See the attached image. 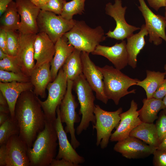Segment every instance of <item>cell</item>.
Here are the masks:
<instances>
[{
  "label": "cell",
  "mask_w": 166,
  "mask_h": 166,
  "mask_svg": "<svg viewBox=\"0 0 166 166\" xmlns=\"http://www.w3.org/2000/svg\"><path fill=\"white\" fill-rule=\"evenodd\" d=\"M164 111L165 113V114H166V109H164Z\"/></svg>",
  "instance_id": "53"
},
{
  "label": "cell",
  "mask_w": 166,
  "mask_h": 166,
  "mask_svg": "<svg viewBox=\"0 0 166 166\" xmlns=\"http://www.w3.org/2000/svg\"><path fill=\"white\" fill-rule=\"evenodd\" d=\"M64 35L67 39L68 43L75 49L89 53L106 39L101 26L93 28L83 21H76L73 27Z\"/></svg>",
  "instance_id": "4"
},
{
  "label": "cell",
  "mask_w": 166,
  "mask_h": 166,
  "mask_svg": "<svg viewBox=\"0 0 166 166\" xmlns=\"http://www.w3.org/2000/svg\"><path fill=\"white\" fill-rule=\"evenodd\" d=\"M127 7H123L121 0H115L113 4L109 2L106 5V14L112 17L116 22V27L112 31L109 30L105 34L107 37L118 40H123L133 34L140 28L128 24L125 18Z\"/></svg>",
  "instance_id": "10"
},
{
  "label": "cell",
  "mask_w": 166,
  "mask_h": 166,
  "mask_svg": "<svg viewBox=\"0 0 166 166\" xmlns=\"http://www.w3.org/2000/svg\"><path fill=\"white\" fill-rule=\"evenodd\" d=\"M80 105L78 114L82 115L80 123L76 133L79 135L89 127L90 123L95 124L96 118L94 113L95 97L93 90L83 73L73 81V86Z\"/></svg>",
  "instance_id": "5"
},
{
  "label": "cell",
  "mask_w": 166,
  "mask_h": 166,
  "mask_svg": "<svg viewBox=\"0 0 166 166\" xmlns=\"http://www.w3.org/2000/svg\"><path fill=\"white\" fill-rule=\"evenodd\" d=\"M34 51L35 68L50 63L55 54V44L45 33L38 32L34 42Z\"/></svg>",
  "instance_id": "20"
},
{
  "label": "cell",
  "mask_w": 166,
  "mask_h": 166,
  "mask_svg": "<svg viewBox=\"0 0 166 166\" xmlns=\"http://www.w3.org/2000/svg\"><path fill=\"white\" fill-rule=\"evenodd\" d=\"M8 55L0 49V60L6 58Z\"/></svg>",
  "instance_id": "49"
},
{
  "label": "cell",
  "mask_w": 166,
  "mask_h": 166,
  "mask_svg": "<svg viewBox=\"0 0 166 166\" xmlns=\"http://www.w3.org/2000/svg\"><path fill=\"white\" fill-rule=\"evenodd\" d=\"M107 58L116 69L121 70L128 65L126 42L124 40L111 46L98 45L91 53Z\"/></svg>",
  "instance_id": "19"
},
{
  "label": "cell",
  "mask_w": 166,
  "mask_h": 166,
  "mask_svg": "<svg viewBox=\"0 0 166 166\" xmlns=\"http://www.w3.org/2000/svg\"><path fill=\"white\" fill-rule=\"evenodd\" d=\"M0 17V29L6 32L18 30L20 22V16L15 2L13 1L9 5Z\"/></svg>",
  "instance_id": "28"
},
{
  "label": "cell",
  "mask_w": 166,
  "mask_h": 166,
  "mask_svg": "<svg viewBox=\"0 0 166 166\" xmlns=\"http://www.w3.org/2000/svg\"><path fill=\"white\" fill-rule=\"evenodd\" d=\"M13 0H0V16H1L5 11L9 5Z\"/></svg>",
  "instance_id": "43"
},
{
  "label": "cell",
  "mask_w": 166,
  "mask_h": 166,
  "mask_svg": "<svg viewBox=\"0 0 166 166\" xmlns=\"http://www.w3.org/2000/svg\"><path fill=\"white\" fill-rule=\"evenodd\" d=\"M162 100L166 108V95L163 98Z\"/></svg>",
  "instance_id": "50"
},
{
  "label": "cell",
  "mask_w": 166,
  "mask_h": 166,
  "mask_svg": "<svg viewBox=\"0 0 166 166\" xmlns=\"http://www.w3.org/2000/svg\"><path fill=\"white\" fill-rule=\"evenodd\" d=\"M0 113L10 114V112L8 105H0Z\"/></svg>",
  "instance_id": "46"
},
{
  "label": "cell",
  "mask_w": 166,
  "mask_h": 166,
  "mask_svg": "<svg viewBox=\"0 0 166 166\" xmlns=\"http://www.w3.org/2000/svg\"><path fill=\"white\" fill-rule=\"evenodd\" d=\"M157 148L148 145L141 140L129 136L124 139L118 141L115 145L114 150L128 159H140L153 154Z\"/></svg>",
  "instance_id": "15"
},
{
  "label": "cell",
  "mask_w": 166,
  "mask_h": 166,
  "mask_svg": "<svg viewBox=\"0 0 166 166\" xmlns=\"http://www.w3.org/2000/svg\"><path fill=\"white\" fill-rule=\"evenodd\" d=\"M66 2L65 0H49L45 5L40 8L42 10L60 15Z\"/></svg>",
  "instance_id": "35"
},
{
  "label": "cell",
  "mask_w": 166,
  "mask_h": 166,
  "mask_svg": "<svg viewBox=\"0 0 166 166\" xmlns=\"http://www.w3.org/2000/svg\"><path fill=\"white\" fill-rule=\"evenodd\" d=\"M0 146V166H6V144H2Z\"/></svg>",
  "instance_id": "42"
},
{
  "label": "cell",
  "mask_w": 166,
  "mask_h": 166,
  "mask_svg": "<svg viewBox=\"0 0 166 166\" xmlns=\"http://www.w3.org/2000/svg\"><path fill=\"white\" fill-rule=\"evenodd\" d=\"M166 95V79H165L155 92L153 97L157 99L162 100Z\"/></svg>",
  "instance_id": "38"
},
{
  "label": "cell",
  "mask_w": 166,
  "mask_h": 166,
  "mask_svg": "<svg viewBox=\"0 0 166 166\" xmlns=\"http://www.w3.org/2000/svg\"><path fill=\"white\" fill-rule=\"evenodd\" d=\"M30 78L35 95L42 98H45L46 95V89L49 83L52 82L50 63L45 64L34 68Z\"/></svg>",
  "instance_id": "23"
},
{
  "label": "cell",
  "mask_w": 166,
  "mask_h": 166,
  "mask_svg": "<svg viewBox=\"0 0 166 166\" xmlns=\"http://www.w3.org/2000/svg\"><path fill=\"white\" fill-rule=\"evenodd\" d=\"M0 70L22 73L16 57L9 55L0 60Z\"/></svg>",
  "instance_id": "34"
},
{
  "label": "cell",
  "mask_w": 166,
  "mask_h": 166,
  "mask_svg": "<svg viewBox=\"0 0 166 166\" xmlns=\"http://www.w3.org/2000/svg\"><path fill=\"white\" fill-rule=\"evenodd\" d=\"M50 166H76L73 163L66 160L64 159H53Z\"/></svg>",
  "instance_id": "41"
},
{
  "label": "cell",
  "mask_w": 166,
  "mask_h": 166,
  "mask_svg": "<svg viewBox=\"0 0 166 166\" xmlns=\"http://www.w3.org/2000/svg\"><path fill=\"white\" fill-rule=\"evenodd\" d=\"M33 4L39 7L45 5L49 0H30Z\"/></svg>",
  "instance_id": "45"
},
{
  "label": "cell",
  "mask_w": 166,
  "mask_h": 166,
  "mask_svg": "<svg viewBox=\"0 0 166 166\" xmlns=\"http://www.w3.org/2000/svg\"><path fill=\"white\" fill-rule=\"evenodd\" d=\"M15 118L20 129L19 136L31 148L38 134L44 128L46 118L37 96L30 90L22 92L15 105Z\"/></svg>",
  "instance_id": "1"
},
{
  "label": "cell",
  "mask_w": 166,
  "mask_h": 166,
  "mask_svg": "<svg viewBox=\"0 0 166 166\" xmlns=\"http://www.w3.org/2000/svg\"><path fill=\"white\" fill-rule=\"evenodd\" d=\"M20 129L15 118L10 117L5 122L0 125V145L6 144L12 136L19 135Z\"/></svg>",
  "instance_id": "30"
},
{
  "label": "cell",
  "mask_w": 166,
  "mask_h": 166,
  "mask_svg": "<svg viewBox=\"0 0 166 166\" xmlns=\"http://www.w3.org/2000/svg\"><path fill=\"white\" fill-rule=\"evenodd\" d=\"M34 86L30 81L0 82V91L6 99L9 107L10 117L15 118L14 110L17 101L23 92L32 90Z\"/></svg>",
  "instance_id": "21"
},
{
  "label": "cell",
  "mask_w": 166,
  "mask_h": 166,
  "mask_svg": "<svg viewBox=\"0 0 166 166\" xmlns=\"http://www.w3.org/2000/svg\"><path fill=\"white\" fill-rule=\"evenodd\" d=\"M73 81H67L66 91L65 96L59 105V114L61 122L65 124V130L70 135L71 143L75 149L80 145L76 138L74 125L75 123L81 121V119L76 112L78 103L76 101L72 93Z\"/></svg>",
  "instance_id": "8"
},
{
  "label": "cell",
  "mask_w": 166,
  "mask_h": 166,
  "mask_svg": "<svg viewBox=\"0 0 166 166\" xmlns=\"http://www.w3.org/2000/svg\"><path fill=\"white\" fill-rule=\"evenodd\" d=\"M146 77L142 81L139 80L136 85L141 87L146 92L147 98L153 97L155 92L165 79L166 73L147 70Z\"/></svg>",
  "instance_id": "27"
},
{
  "label": "cell",
  "mask_w": 166,
  "mask_h": 166,
  "mask_svg": "<svg viewBox=\"0 0 166 166\" xmlns=\"http://www.w3.org/2000/svg\"><path fill=\"white\" fill-rule=\"evenodd\" d=\"M15 2L20 17L18 31L23 34H38L37 19L40 8L30 0H15Z\"/></svg>",
  "instance_id": "16"
},
{
  "label": "cell",
  "mask_w": 166,
  "mask_h": 166,
  "mask_svg": "<svg viewBox=\"0 0 166 166\" xmlns=\"http://www.w3.org/2000/svg\"><path fill=\"white\" fill-rule=\"evenodd\" d=\"M165 12L164 14V18L166 21V0L165 1Z\"/></svg>",
  "instance_id": "51"
},
{
  "label": "cell",
  "mask_w": 166,
  "mask_h": 166,
  "mask_svg": "<svg viewBox=\"0 0 166 166\" xmlns=\"http://www.w3.org/2000/svg\"><path fill=\"white\" fill-rule=\"evenodd\" d=\"M89 55L88 53L81 52L82 73L93 90L95 93L97 99L107 104L109 99L104 92L103 74L98 66L91 60Z\"/></svg>",
  "instance_id": "12"
},
{
  "label": "cell",
  "mask_w": 166,
  "mask_h": 166,
  "mask_svg": "<svg viewBox=\"0 0 166 166\" xmlns=\"http://www.w3.org/2000/svg\"><path fill=\"white\" fill-rule=\"evenodd\" d=\"M138 9L144 19L145 25L149 35V41L158 45L162 42H166V21L164 17L155 14L148 7L144 0H138Z\"/></svg>",
  "instance_id": "11"
},
{
  "label": "cell",
  "mask_w": 166,
  "mask_h": 166,
  "mask_svg": "<svg viewBox=\"0 0 166 166\" xmlns=\"http://www.w3.org/2000/svg\"><path fill=\"white\" fill-rule=\"evenodd\" d=\"M54 122L46 119L44 128L38 134L28 154L30 166H50L56 156L58 144Z\"/></svg>",
  "instance_id": "2"
},
{
  "label": "cell",
  "mask_w": 166,
  "mask_h": 166,
  "mask_svg": "<svg viewBox=\"0 0 166 166\" xmlns=\"http://www.w3.org/2000/svg\"><path fill=\"white\" fill-rule=\"evenodd\" d=\"M6 145V166H30L28 147L19 135L11 136Z\"/></svg>",
  "instance_id": "17"
},
{
  "label": "cell",
  "mask_w": 166,
  "mask_h": 166,
  "mask_svg": "<svg viewBox=\"0 0 166 166\" xmlns=\"http://www.w3.org/2000/svg\"><path fill=\"white\" fill-rule=\"evenodd\" d=\"M129 136L137 138L157 149L160 143L153 123L142 122L132 131Z\"/></svg>",
  "instance_id": "25"
},
{
  "label": "cell",
  "mask_w": 166,
  "mask_h": 166,
  "mask_svg": "<svg viewBox=\"0 0 166 166\" xmlns=\"http://www.w3.org/2000/svg\"><path fill=\"white\" fill-rule=\"evenodd\" d=\"M81 53L75 49L62 67L67 81H73L82 73Z\"/></svg>",
  "instance_id": "29"
},
{
  "label": "cell",
  "mask_w": 166,
  "mask_h": 166,
  "mask_svg": "<svg viewBox=\"0 0 166 166\" xmlns=\"http://www.w3.org/2000/svg\"><path fill=\"white\" fill-rule=\"evenodd\" d=\"M149 5L156 11L161 7H165L166 0H147Z\"/></svg>",
  "instance_id": "40"
},
{
  "label": "cell",
  "mask_w": 166,
  "mask_h": 166,
  "mask_svg": "<svg viewBox=\"0 0 166 166\" xmlns=\"http://www.w3.org/2000/svg\"><path fill=\"white\" fill-rule=\"evenodd\" d=\"M0 49L7 54V50L6 32L5 30L0 28Z\"/></svg>",
  "instance_id": "39"
},
{
  "label": "cell",
  "mask_w": 166,
  "mask_h": 166,
  "mask_svg": "<svg viewBox=\"0 0 166 166\" xmlns=\"http://www.w3.org/2000/svg\"><path fill=\"white\" fill-rule=\"evenodd\" d=\"M76 21L67 20L61 15L41 10L37 19L38 32L45 33L55 43L73 27Z\"/></svg>",
  "instance_id": "9"
},
{
  "label": "cell",
  "mask_w": 166,
  "mask_h": 166,
  "mask_svg": "<svg viewBox=\"0 0 166 166\" xmlns=\"http://www.w3.org/2000/svg\"><path fill=\"white\" fill-rule=\"evenodd\" d=\"M157 149L166 150V137L160 143Z\"/></svg>",
  "instance_id": "47"
},
{
  "label": "cell",
  "mask_w": 166,
  "mask_h": 166,
  "mask_svg": "<svg viewBox=\"0 0 166 166\" xmlns=\"http://www.w3.org/2000/svg\"><path fill=\"white\" fill-rule=\"evenodd\" d=\"M36 35L19 32L18 47L16 57L22 72L29 77L35 65L34 42Z\"/></svg>",
  "instance_id": "13"
},
{
  "label": "cell",
  "mask_w": 166,
  "mask_h": 166,
  "mask_svg": "<svg viewBox=\"0 0 166 166\" xmlns=\"http://www.w3.org/2000/svg\"><path fill=\"white\" fill-rule=\"evenodd\" d=\"M121 107L114 111H108L95 105L94 113L96 123L93 125L97 132L96 144L101 149L106 148L112 134L113 130L118 125L121 120L120 114L122 112Z\"/></svg>",
  "instance_id": "6"
},
{
  "label": "cell",
  "mask_w": 166,
  "mask_h": 166,
  "mask_svg": "<svg viewBox=\"0 0 166 166\" xmlns=\"http://www.w3.org/2000/svg\"><path fill=\"white\" fill-rule=\"evenodd\" d=\"M7 50L8 55L16 56L19 44V32H6Z\"/></svg>",
  "instance_id": "33"
},
{
  "label": "cell",
  "mask_w": 166,
  "mask_h": 166,
  "mask_svg": "<svg viewBox=\"0 0 166 166\" xmlns=\"http://www.w3.org/2000/svg\"><path fill=\"white\" fill-rule=\"evenodd\" d=\"M67 86V80L62 68L59 70L55 80L48 84L46 89L48 95L46 99L42 101L38 97L46 119L54 122L57 118L56 110L65 94Z\"/></svg>",
  "instance_id": "7"
},
{
  "label": "cell",
  "mask_w": 166,
  "mask_h": 166,
  "mask_svg": "<svg viewBox=\"0 0 166 166\" xmlns=\"http://www.w3.org/2000/svg\"><path fill=\"white\" fill-rule=\"evenodd\" d=\"M164 69L165 70V72H166V64H165L164 65Z\"/></svg>",
  "instance_id": "52"
},
{
  "label": "cell",
  "mask_w": 166,
  "mask_h": 166,
  "mask_svg": "<svg viewBox=\"0 0 166 166\" xmlns=\"http://www.w3.org/2000/svg\"><path fill=\"white\" fill-rule=\"evenodd\" d=\"M55 44V53L50 63L52 82L56 78L59 70L75 49L68 43L64 35L58 39Z\"/></svg>",
  "instance_id": "22"
},
{
  "label": "cell",
  "mask_w": 166,
  "mask_h": 166,
  "mask_svg": "<svg viewBox=\"0 0 166 166\" xmlns=\"http://www.w3.org/2000/svg\"><path fill=\"white\" fill-rule=\"evenodd\" d=\"M10 117V114L0 113V125L6 121Z\"/></svg>",
  "instance_id": "44"
},
{
  "label": "cell",
  "mask_w": 166,
  "mask_h": 166,
  "mask_svg": "<svg viewBox=\"0 0 166 166\" xmlns=\"http://www.w3.org/2000/svg\"><path fill=\"white\" fill-rule=\"evenodd\" d=\"M148 34L145 24H143L140 31L127 38L126 49L128 57V65L133 69L137 66V56L145 44V36Z\"/></svg>",
  "instance_id": "24"
},
{
  "label": "cell",
  "mask_w": 166,
  "mask_h": 166,
  "mask_svg": "<svg viewBox=\"0 0 166 166\" xmlns=\"http://www.w3.org/2000/svg\"><path fill=\"white\" fill-rule=\"evenodd\" d=\"M59 105L56 110L57 118L54 122L59 145L58 151L55 158L64 159L78 166L80 164L84 163L85 160L83 157L78 154L68 139L60 118Z\"/></svg>",
  "instance_id": "14"
},
{
  "label": "cell",
  "mask_w": 166,
  "mask_h": 166,
  "mask_svg": "<svg viewBox=\"0 0 166 166\" xmlns=\"http://www.w3.org/2000/svg\"><path fill=\"white\" fill-rule=\"evenodd\" d=\"M85 0H72L66 2L63 7L61 15L69 20L73 19L76 14H81L84 11Z\"/></svg>",
  "instance_id": "31"
},
{
  "label": "cell",
  "mask_w": 166,
  "mask_h": 166,
  "mask_svg": "<svg viewBox=\"0 0 166 166\" xmlns=\"http://www.w3.org/2000/svg\"><path fill=\"white\" fill-rule=\"evenodd\" d=\"M98 67L103 76L105 94L108 99L113 100L115 105L119 104L122 97L135 93V89L128 91V89L131 86L136 85L139 80L129 77L113 66Z\"/></svg>",
  "instance_id": "3"
},
{
  "label": "cell",
  "mask_w": 166,
  "mask_h": 166,
  "mask_svg": "<svg viewBox=\"0 0 166 166\" xmlns=\"http://www.w3.org/2000/svg\"><path fill=\"white\" fill-rule=\"evenodd\" d=\"M153 154L154 166H166V150L156 149Z\"/></svg>",
  "instance_id": "37"
},
{
  "label": "cell",
  "mask_w": 166,
  "mask_h": 166,
  "mask_svg": "<svg viewBox=\"0 0 166 166\" xmlns=\"http://www.w3.org/2000/svg\"><path fill=\"white\" fill-rule=\"evenodd\" d=\"M0 105H7V101L2 93L0 91Z\"/></svg>",
  "instance_id": "48"
},
{
  "label": "cell",
  "mask_w": 166,
  "mask_h": 166,
  "mask_svg": "<svg viewBox=\"0 0 166 166\" xmlns=\"http://www.w3.org/2000/svg\"><path fill=\"white\" fill-rule=\"evenodd\" d=\"M0 81L4 83L13 81L27 82L30 81V78L23 73L0 70Z\"/></svg>",
  "instance_id": "32"
},
{
  "label": "cell",
  "mask_w": 166,
  "mask_h": 166,
  "mask_svg": "<svg viewBox=\"0 0 166 166\" xmlns=\"http://www.w3.org/2000/svg\"><path fill=\"white\" fill-rule=\"evenodd\" d=\"M138 105L132 100L130 107L120 114L121 120L116 130L112 133L110 140L112 142L123 140L129 136L132 131L142 122L139 117Z\"/></svg>",
  "instance_id": "18"
},
{
  "label": "cell",
  "mask_w": 166,
  "mask_h": 166,
  "mask_svg": "<svg viewBox=\"0 0 166 166\" xmlns=\"http://www.w3.org/2000/svg\"><path fill=\"white\" fill-rule=\"evenodd\" d=\"M155 124L161 143L166 137V115L164 110L160 113Z\"/></svg>",
  "instance_id": "36"
},
{
  "label": "cell",
  "mask_w": 166,
  "mask_h": 166,
  "mask_svg": "<svg viewBox=\"0 0 166 166\" xmlns=\"http://www.w3.org/2000/svg\"><path fill=\"white\" fill-rule=\"evenodd\" d=\"M142 102L143 106L138 110L139 117L142 122L153 123L158 118V112L166 109L162 100L153 97L146 98H144Z\"/></svg>",
  "instance_id": "26"
}]
</instances>
